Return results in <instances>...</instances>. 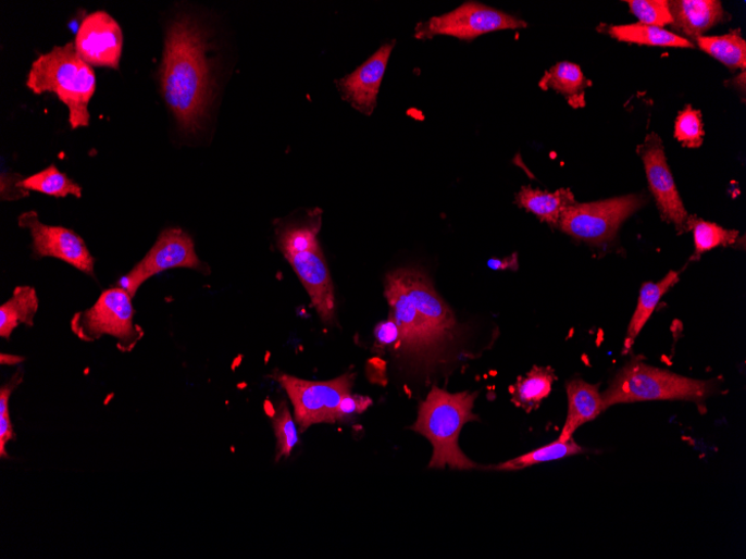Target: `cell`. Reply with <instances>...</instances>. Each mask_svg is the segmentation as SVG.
<instances>
[{"instance_id": "83f0119b", "label": "cell", "mask_w": 746, "mask_h": 559, "mask_svg": "<svg viewBox=\"0 0 746 559\" xmlns=\"http://www.w3.org/2000/svg\"><path fill=\"white\" fill-rule=\"evenodd\" d=\"M687 231L693 232L695 250L692 261H698L703 253L718 247L732 246L736 243L738 232L725 229L714 223L689 216Z\"/></svg>"}, {"instance_id": "d6986e66", "label": "cell", "mask_w": 746, "mask_h": 559, "mask_svg": "<svg viewBox=\"0 0 746 559\" xmlns=\"http://www.w3.org/2000/svg\"><path fill=\"white\" fill-rule=\"evenodd\" d=\"M515 202L519 207L532 212L542 222L557 227L563 211L576 201L570 189L549 192L527 186L519 191Z\"/></svg>"}, {"instance_id": "f35d334b", "label": "cell", "mask_w": 746, "mask_h": 559, "mask_svg": "<svg viewBox=\"0 0 746 559\" xmlns=\"http://www.w3.org/2000/svg\"><path fill=\"white\" fill-rule=\"evenodd\" d=\"M23 361L24 359L16 356L2 355V364L13 365Z\"/></svg>"}, {"instance_id": "ba28073f", "label": "cell", "mask_w": 746, "mask_h": 559, "mask_svg": "<svg viewBox=\"0 0 746 559\" xmlns=\"http://www.w3.org/2000/svg\"><path fill=\"white\" fill-rule=\"evenodd\" d=\"M173 269H190L209 274V269L196 253L192 238L181 228L164 229L144 260L129 274L122 276L116 287L134 298L149 278Z\"/></svg>"}, {"instance_id": "9a60e30c", "label": "cell", "mask_w": 746, "mask_h": 559, "mask_svg": "<svg viewBox=\"0 0 746 559\" xmlns=\"http://www.w3.org/2000/svg\"><path fill=\"white\" fill-rule=\"evenodd\" d=\"M394 47L395 41L387 42L355 72L339 80V89L345 100L364 114H371L376 108Z\"/></svg>"}, {"instance_id": "ffe728a7", "label": "cell", "mask_w": 746, "mask_h": 559, "mask_svg": "<svg viewBox=\"0 0 746 559\" xmlns=\"http://www.w3.org/2000/svg\"><path fill=\"white\" fill-rule=\"evenodd\" d=\"M680 281V273L672 271L657 283L646 282L643 284L638 297L637 308L631 320L624 343V355H629L634 347L635 340L654 314L660 300Z\"/></svg>"}, {"instance_id": "7402d4cb", "label": "cell", "mask_w": 746, "mask_h": 559, "mask_svg": "<svg viewBox=\"0 0 746 559\" xmlns=\"http://www.w3.org/2000/svg\"><path fill=\"white\" fill-rule=\"evenodd\" d=\"M540 86L544 90L564 96L572 107L582 108L585 105V90L592 86V82L579 65L560 62L544 75Z\"/></svg>"}, {"instance_id": "e0dca14e", "label": "cell", "mask_w": 746, "mask_h": 559, "mask_svg": "<svg viewBox=\"0 0 746 559\" xmlns=\"http://www.w3.org/2000/svg\"><path fill=\"white\" fill-rule=\"evenodd\" d=\"M599 386L600 384H590L583 378L567 382L568 415L560 442L565 443L573 438L580 426L596 420L606 411Z\"/></svg>"}, {"instance_id": "8d00e7d4", "label": "cell", "mask_w": 746, "mask_h": 559, "mask_svg": "<svg viewBox=\"0 0 746 559\" xmlns=\"http://www.w3.org/2000/svg\"><path fill=\"white\" fill-rule=\"evenodd\" d=\"M23 178L18 175H2V199L3 200H14L28 196V191H25L18 187V183Z\"/></svg>"}, {"instance_id": "30bf717a", "label": "cell", "mask_w": 746, "mask_h": 559, "mask_svg": "<svg viewBox=\"0 0 746 559\" xmlns=\"http://www.w3.org/2000/svg\"><path fill=\"white\" fill-rule=\"evenodd\" d=\"M385 294L391 308V318L400 331L397 350L419 357L428 356L449 339L412 305L395 273L386 278Z\"/></svg>"}, {"instance_id": "277c9868", "label": "cell", "mask_w": 746, "mask_h": 559, "mask_svg": "<svg viewBox=\"0 0 746 559\" xmlns=\"http://www.w3.org/2000/svg\"><path fill=\"white\" fill-rule=\"evenodd\" d=\"M477 393L451 395L435 386L421 405L418 421L410 426L412 432L427 438L434 452L430 468L470 470L478 465L459 446L463 426L480 418L473 413Z\"/></svg>"}, {"instance_id": "5bb4252c", "label": "cell", "mask_w": 746, "mask_h": 559, "mask_svg": "<svg viewBox=\"0 0 746 559\" xmlns=\"http://www.w3.org/2000/svg\"><path fill=\"white\" fill-rule=\"evenodd\" d=\"M284 257L301 280L321 320L333 322L336 316L335 287L321 247Z\"/></svg>"}, {"instance_id": "d6a6232c", "label": "cell", "mask_w": 746, "mask_h": 559, "mask_svg": "<svg viewBox=\"0 0 746 559\" xmlns=\"http://www.w3.org/2000/svg\"><path fill=\"white\" fill-rule=\"evenodd\" d=\"M372 400L368 397L351 396V394L344 397L338 408V421L345 420L355 413H363L370 406Z\"/></svg>"}, {"instance_id": "e575fe53", "label": "cell", "mask_w": 746, "mask_h": 559, "mask_svg": "<svg viewBox=\"0 0 746 559\" xmlns=\"http://www.w3.org/2000/svg\"><path fill=\"white\" fill-rule=\"evenodd\" d=\"M10 412L0 414V458L11 459L7 446L11 440H16Z\"/></svg>"}, {"instance_id": "44dd1931", "label": "cell", "mask_w": 746, "mask_h": 559, "mask_svg": "<svg viewBox=\"0 0 746 559\" xmlns=\"http://www.w3.org/2000/svg\"><path fill=\"white\" fill-rule=\"evenodd\" d=\"M557 376L550 367H533L524 376H519L510 393L515 407L531 413L542 406L552 393Z\"/></svg>"}, {"instance_id": "f1b7e54d", "label": "cell", "mask_w": 746, "mask_h": 559, "mask_svg": "<svg viewBox=\"0 0 746 559\" xmlns=\"http://www.w3.org/2000/svg\"><path fill=\"white\" fill-rule=\"evenodd\" d=\"M320 221L308 225L284 228L278 235V247L283 254H294L320 248L318 240L321 229Z\"/></svg>"}, {"instance_id": "603a6c76", "label": "cell", "mask_w": 746, "mask_h": 559, "mask_svg": "<svg viewBox=\"0 0 746 559\" xmlns=\"http://www.w3.org/2000/svg\"><path fill=\"white\" fill-rule=\"evenodd\" d=\"M608 34L620 41L639 46L693 49V42L666 28L644 24L618 25L608 28Z\"/></svg>"}, {"instance_id": "f546056e", "label": "cell", "mask_w": 746, "mask_h": 559, "mask_svg": "<svg viewBox=\"0 0 746 559\" xmlns=\"http://www.w3.org/2000/svg\"><path fill=\"white\" fill-rule=\"evenodd\" d=\"M273 427L276 438V461L291 456L299 443L296 421L286 403H281L273 417Z\"/></svg>"}, {"instance_id": "4dcf8cb0", "label": "cell", "mask_w": 746, "mask_h": 559, "mask_svg": "<svg viewBox=\"0 0 746 559\" xmlns=\"http://www.w3.org/2000/svg\"><path fill=\"white\" fill-rule=\"evenodd\" d=\"M626 3L641 24L662 28L674 22L667 0H627Z\"/></svg>"}, {"instance_id": "5b68a950", "label": "cell", "mask_w": 746, "mask_h": 559, "mask_svg": "<svg viewBox=\"0 0 746 559\" xmlns=\"http://www.w3.org/2000/svg\"><path fill=\"white\" fill-rule=\"evenodd\" d=\"M135 314L130 294L113 287L104 290L91 309L76 313L71 330L88 343L110 335L116 339L120 352L129 353L145 336L142 327L135 323Z\"/></svg>"}, {"instance_id": "2e32d148", "label": "cell", "mask_w": 746, "mask_h": 559, "mask_svg": "<svg viewBox=\"0 0 746 559\" xmlns=\"http://www.w3.org/2000/svg\"><path fill=\"white\" fill-rule=\"evenodd\" d=\"M408 294L412 305L427 318L431 323L448 338L452 337L456 327L455 316L432 283L424 274L413 270H400L395 273Z\"/></svg>"}, {"instance_id": "52a82bcc", "label": "cell", "mask_w": 746, "mask_h": 559, "mask_svg": "<svg viewBox=\"0 0 746 559\" xmlns=\"http://www.w3.org/2000/svg\"><path fill=\"white\" fill-rule=\"evenodd\" d=\"M355 377L353 372H348L335 380L313 382L282 374L278 381L294 403L296 422L306 432L314 424L338 421V408L351 394Z\"/></svg>"}, {"instance_id": "74e56055", "label": "cell", "mask_w": 746, "mask_h": 559, "mask_svg": "<svg viewBox=\"0 0 746 559\" xmlns=\"http://www.w3.org/2000/svg\"><path fill=\"white\" fill-rule=\"evenodd\" d=\"M487 266L492 269L493 271H507L511 270L513 272L518 271L519 269V263H518V253L514 252L508 258H503V260H489L487 262Z\"/></svg>"}, {"instance_id": "484cf974", "label": "cell", "mask_w": 746, "mask_h": 559, "mask_svg": "<svg viewBox=\"0 0 746 559\" xmlns=\"http://www.w3.org/2000/svg\"><path fill=\"white\" fill-rule=\"evenodd\" d=\"M587 451L589 450L579 446L573 438L565 443L558 439L543 448H538L500 464L489 467L488 469L496 471H519L538 463L561 460L568 457L586 454Z\"/></svg>"}, {"instance_id": "7c38bea8", "label": "cell", "mask_w": 746, "mask_h": 559, "mask_svg": "<svg viewBox=\"0 0 746 559\" xmlns=\"http://www.w3.org/2000/svg\"><path fill=\"white\" fill-rule=\"evenodd\" d=\"M638 153L644 162L649 189L656 200L661 219L674 224L680 234L687 231L689 214L680 196L670 169L664 146L651 134L639 146Z\"/></svg>"}, {"instance_id": "7a4b0ae2", "label": "cell", "mask_w": 746, "mask_h": 559, "mask_svg": "<svg viewBox=\"0 0 746 559\" xmlns=\"http://www.w3.org/2000/svg\"><path fill=\"white\" fill-rule=\"evenodd\" d=\"M26 86L37 96L54 94L67 107L73 131L90 125L89 104L97 90V77L92 66L77 54L74 42L34 61Z\"/></svg>"}, {"instance_id": "836d02e7", "label": "cell", "mask_w": 746, "mask_h": 559, "mask_svg": "<svg viewBox=\"0 0 746 559\" xmlns=\"http://www.w3.org/2000/svg\"><path fill=\"white\" fill-rule=\"evenodd\" d=\"M375 337L383 347L394 346L400 339V331L393 318L380 323L375 328Z\"/></svg>"}, {"instance_id": "1f68e13d", "label": "cell", "mask_w": 746, "mask_h": 559, "mask_svg": "<svg viewBox=\"0 0 746 559\" xmlns=\"http://www.w3.org/2000/svg\"><path fill=\"white\" fill-rule=\"evenodd\" d=\"M704 124L701 113L689 105L680 112L675 122V138L686 148H699L703 145Z\"/></svg>"}, {"instance_id": "6da1fadb", "label": "cell", "mask_w": 746, "mask_h": 559, "mask_svg": "<svg viewBox=\"0 0 746 559\" xmlns=\"http://www.w3.org/2000/svg\"><path fill=\"white\" fill-rule=\"evenodd\" d=\"M206 49L204 32L191 16L178 17L171 24L160 70L161 92L187 134L199 131L213 100L214 83Z\"/></svg>"}, {"instance_id": "9c48e42d", "label": "cell", "mask_w": 746, "mask_h": 559, "mask_svg": "<svg viewBox=\"0 0 746 559\" xmlns=\"http://www.w3.org/2000/svg\"><path fill=\"white\" fill-rule=\"evenodd\" d=\"M527 24L505 12L469 2L447 14L431 18L416 27L419 39H432L438 35L461 40H473L484 34L525 28Z\"/></svg>"}, {"instance_id": "4fadbf2b", "label": "cell", "mask_w": 746, "mask_h": 559, "mask_svg": "<svg viewBox=\"0 0 746 559\" xmlns=\"http://www.w3.org/2000/svg\"><path fill=\"white\" fill-rule=\"evenodd\" d=\"M75 50L91 66L117 70L123 51V33L107 12H95L80 23Z\"/></svg>"}, {"instance_id": "8992f818", "label": "cell", "mask_w": 746, "mask_h": 559, "mask_svg": "<svg viewBox=\"0 0 746 559\" xmlns=\"http://www.w3.org/2000/svg\"><path fill=\"white\" fill-rule=\"evenodd\" d=\"M646 202L644 195H629L607 200L577 203L567 208L559 222L560 229L593 245L612 240L620 228Z\"/></svg>"}, {"instance_id": "d590c367", "label": "cell", "mask_w": 746, "mask_h": 559, "mask_svg": "<svg viewBox=\"0 0 746 559\" xmlns=\"http://www.w3.org/2000/svg\"><path fill=\"white\" fill-rule=\"evenodd\" d=\"M24 380V372L17 371L13 377L0 389V414L10 412V399Z\"/></svg>"}, {"instance_id": "4316f807", "label": "cell", "mask_w": 746, "mask_h": 559, "mask_svg": "<svg viewBox=\"0 0 746 559\" xmlns=\"http://www.w3.org/2000/svg\"><path fill=\"white\" fill-rule=\"evenodd\" d=\"M18 187L25 191H36L55 198L74 196L82 197V188L61 172L54 164L43 171L37 172L18 183Z\"/></svg>"}, {"instance_id": "3957f363", "label": "cell", "mask_w": 746, "mask_h": 559, "mask_svg": "<svg viewBox=\"0 0 746 559\" xmlns=\"http://www.w3.org/2000/svg\"><path fill=\"white\" fill-rule=\"evenodd\" d=\"M719 390L717 380L692 378L633 359L616 373L601 397L606 410L646 401H689L701 406Z\"/></svg>"}, {"instance_id": "cb8c5ba5", "label": "cell", "mask_w": 746, "mask_h": 559, "mask_svg": "<svg viewBox=\"0 0 746 559\" xmlns=\"http://www.w3.org/2000/svg\"><path fill=\"white\" fill-rule=\"evenodd\" d=\"M37 310L38 297L35 288L29 286L16 287L13 296L0 307V336L10 339L21 324L28 327L34 326Z\"/></svg>"}, {"instance_id": "ac0fdd59", "label": "cell", "mask_w": 746, "mask_h": 559, "mask_svg": "<svg viewBox=\"0 0 746 559\" xmlns=\"http://www.w3.org/2000/svg\"><path fill=\"white\" fill-rule=\"evenodd\" d=\"M669 7L673 28L695 39L729 18L718 0H674Z\"/></svg>"}, {"instance_id": "d4e9b609", "label": "cell", "mask_w": 746, "mask_h": 559, "mask_svg": "<svg viewBox=\"0 0 746 559\" xmlns=\"http://www.w3.org/2000/svg\"><path fill=\"white\" fill-rule=\"evenodd\" d=\"M697 46L730 70L746 66V41L741 36L739 29H735L723 36H700Z\"/></svg>"}, {"instance_id": "8fae6325", "label": "cell", "mask_w": 746, "mask_h": 559, "mask_svg": "<svg viewBox=\"0 0 746 559\" xmlns=\"http://www.w3.org/2000/svg\"><path fill=\"white\" fill-rule=\"evenodd\" d=\"M18 225L30 232L33 253L36 260L45 257L58 258L62 262L96 278V260L85 240L71 229L40 223L35 211L21 214Z\"/></svg>"}]
</instances>
